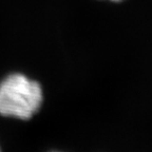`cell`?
Returning <instances> with one entry per match:
<instances>
[{"label":"cell","mask_w":152,"mask_h":152,"mask_svg":"<svg viewBox=\"0 0 152 152\" xmlns=\"http://www.w3.org/2000/svg\"><path fill=\"white\" fill-rule=\"evenodd\" d=\"M43 88L39 80L20 71H12L0 79V114L30 119L40 110Z\"/></svg>","instance_id":"1"},{"label":"cell","mask_w":152,"mask_h":152,"mask_svg":"<svg viewBox=\"0 0 152 152\" xmlns=\"http://www.w3.org/2000/svg\"><path fill=\"white\" fill-rule=\"evenodd\" d=\"M112 1H121V0H112Z\"/></svg>","instance_id":"2"}]
</instances>
